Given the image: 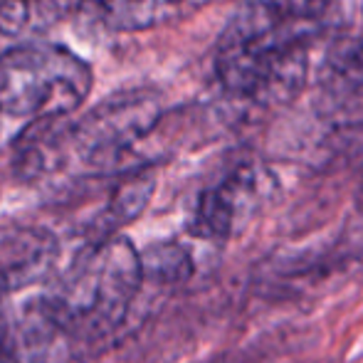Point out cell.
Listing matches in <instances>:
<instances>
[{
    "mask_svg": "<svg viewBox=\"0 0 363 363\" xmlns=\"http://www.w3.org/2000/svg\"><path fill=\"white\" fill-rule=\"evenodd\" d=\"M153 191H156V178L151 171H146V168L126 171L121 181L111 188L109 201H106L101 216L96 218L94 242H104V240L114 238V235H119L116 230L121 225H129L131 220L139 218L146 211Z\"/></svg>",
    "mask_w": 363,
    "mask_h": 363,
    "instance_id": "ba28073f",
    "label": "cell"
},
{
    "mask_svg": "<svg viewBox=\"0 0 363 363\" xmlns=\"http://www.w3.org/2000/svg\"><path fill=\"white\" fill-rule=\"evenodd\" d=\"M0 242V264L13 291L45 279L57 259V240L45 230H15Z\"/></svg>",
    "mask_w": 363,
    "mask_h": 363,
    "instance_id": "8992f818",
    "label": "cell"
},
{
    "mask_svg": "<svg viewBox=\"0 0 363 363\" xmlns=\"http://www.w3.org/2000/svg\"><path fill=\"white\" fill-rule=\"evenodd\" d=\"M62 0H0V35L48 30L62 18Z\"/></svg>",
    "mask_w": 363,
    "mask_h": 363,
    "instance_id": "30bf717a",
    "label": "cell"
},
{
    "mask_svg": "<svg viewBox=\"0 0 363 363\" xmlns=\"http://www.w3.org/2000/svg\"><path fill=\"white\" fill-rule=\"evenodd\" d=\"M10 282H8V274H5V269H3V264H0V299L3 296H8L10 294Z\"/></svg>",
    "mask_w": 363,
    "mask_h": 363,
    "instance_id": "5bb4252c",
    "label": "cell"
},
{
    "mask_svg": "<svg viewBox=\"0 0 363 363\" xmlns=\"http://www.w3.org/2000/svg\"><path fill=\"white\" fill-rule=\"evenodd\" d=\"M161 101L153 91H119L79 121H69V153L101 173H119L124 158L156 129Z\"/></svg>",
    "mask_w": 363,
    "mask_h": 363,
    "instance_id": "277c9868",
    "label": "cell"
},
{
    "mask_svg": "<svg viewBox=\"0 0 363 363\" xmlns=\"http://www.w3.org/2000/svg\"><path fill=\"white\" fill-rule=\"evenodd\" d=\"M141 284L139 250L129 238L114 235L89 245L62 282L38 301L60 336L89 344L106 339L124 324Z\"/></svg>",
    "mask_w": 363,
    "mask_h": 363,
    "instance_id": "7a4b0ae2",
    "label": "cell"
},
{
    "mask_svg": "<svg viewBox=\"0 0 363 363\" xmlns=\"http://www.w3.org/2000/svg\"><path fill=\"white\" fill-rule=\"evenodd\" d=\"M0 363H20L13 346H10V339H8V334H5V329H0Z\"/></svg>",
    "mask_w": 363,
    "mask_h": 363,
    "instance_id": "4fadbf2b",
    "label": "cell"
},
{
    "mask_svg": "<svg viewBox=\"0 0 363 363\" xmlns=\"http://www.w3.org/2000/svg\"><path fill=\"white\" fill-rule=\"evenodd\" d=\"M314 25H291L245 3L216 50V74L235 99L255 106H284L296 99L309 74Z\"/></svg>",
    "mask_w": 363,
    "mask_h": 363,
    "instance_id": "6da1fadb",
    "label": "cell"
},
{
    "mask_svg": "<svg viewBox=\"0 0 363 363\" xmlns=\"http://www.w3.org/2000/svg\"><path fill=\"white\" fill-rule=\"evenodd\" d=\"M94 74L57 43H23L0 52V114L15 119H67L89 96Z\"/></svg>",
    "mask_w": 363,
    "mask_h": 363,
    "instance_id": "3957f363",
    "label": "cell"
},
{
    "mask_svg": "<svg viewBox=\"0 0 363 363\" xmlns=\"http://www.w3.org/2000/svg\"><path fill=\"white\" fill-rule=\"evenodd\" d=\"M269 183V173L257 166H238L216 186L206 188L196 203L191 233L196 238L225 242L235 233L242 216H247L262 198Z\"/></svg>",
    "mask_w": 363,
    "mask_h": 363,
    "instance_id": "5b68a950",
    "label": "cell"
},
{
    "mask_svg": "<svg viewBox=\"0 0 363 363\" xmlns=\"http://www.w3.org/2000/svg\"><path fill=\"white\" fill-rule=\"evenodd\" d=\"M216 0H104L101 15L111 30L139 33L196 15Z\"/></svg>",
    "mask_w": 363,
    "mask_h": 363,
    "instance_id": "52a82bcc",
    "label": "cell"
},
{
    "mask_svg": "<svg viewBox=\"0 0 363 363\" xmlns=\"http://www.w3.org/2000/svg\"><path fill=\"white\" fill-rule=\"evenodd\" d=\"M361 206H363V188H361Z\"/></svg>",
    "mask_w": 363,
    "mask_h": 363,
    "instance_id": "9a60e30c",
    "label": "cell"
},
{
    "mask_svg": "<svg viewBox=\"0 0 363 363\" xmlns=\"http://www.w3.org/2000/svg\"><path fill=\"white\" fill-rule=\"evenodd\" d=\"M141 274L144 282L158 284H178L186 282L193 274V259L183 245L178 242H158L139 252Z\"/></svg>",
    "mask_w": 363,
    "mask_h": 363,
    "instance_id": "8fae6325",
    "label": "cell"
},
{
    "mask_svg": "<svg viewBox=\"0 0 363 363\" xmlns=\"http://www.w3.org/2000/svg\"><path fill=\"white\" fill-rule=\"evenodd\" d=\"M255 8L264 10L272 18L291 25H314L324 15L331 0H245Z\"/></svg>",
    "mask_w": 363,
    "mask_h": 363,
    "instance_id": "7c38bea8",
    "label": "cell"
},
{
    "mask_svg": "<svg viewBox=\"0 0 363 363\" xmlns=\"http://www.w3.org/2000/svg\"><path fill=\"white\" fill-rule=\"evenodd\" d=\"M321 86L341 106H363V35L331 50L321 72Z\"/></svg>",
    "mask_w": 363,
    "mask_h": 363,
    "instance_id": "9c48e42d",
    "label": "cell"
}]
</instances>
